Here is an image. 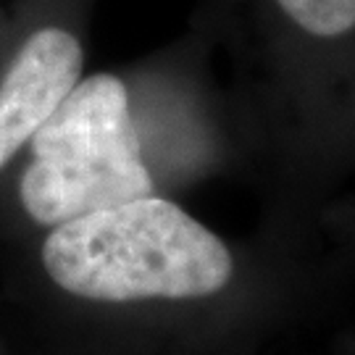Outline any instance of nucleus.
Returning a JSON list of instances; mask_svg holds the SVG:
<instances>
[{"instance_id": "nucleus-1", "label": "nucleus", "mask_w": 355, "mask_h": 355, "mask_svg": "<svg viewBox=\"0 0 355 355\" xmlns=\"http://www.w3.org/2000/svg\"><path fill=\"white\" fill-rule=\"evenodd\" d=\"M40 261L58 290L92 303L198 300L234 274L224 240L155 192L51 227Z\"/></svg>"}, {"instance_id": "nucleus-2", "label": "nucleus", "mask_w": 355, "mask_h": 355, "mask_svg": "<svg viewBox=\"0 0 355 355\" xmlns=\"http://www.w3.org/2000/svg\"><path fill=\"white\" fill-rule=\"evenodd\" d=\"M26 145L19 200L40 227L153 195L129 92L114 74L79 76Z\"/></svg>"}, {"instance_id": "nucleus-3", "label": "nucleus", "mask_w": 355, "mask_h": 355, "mask_svg": "<svg viewBox=\"0 0 355 355\" xmlns=\"http://www.w3.org/2000/svg\"><path fill=\"white\" fill-rule=\"evenodd\" d=\"M82 66V42L64 26H42L24 40L0 79V168L79 82Z\"/></svg>"}, {"instance_id": "nucleus-4", "label": "nucleus", "mask_w": 355, "mask_h": 355, "mask_svg": "<svg viewBox=\"0 0 355 355\" xmlns=\"http://www.w3.org/2000/svg\"><path fill=\"white\" fill-rule=\"evenodd\" d=\"M277 6L316 37H340L355 26V0H277Z\"/></svg>"}]
</instances>
